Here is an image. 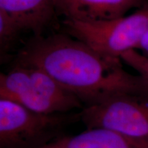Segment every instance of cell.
<instances>
[{
	"label": "cell",
	"mask_w": 148,
	"mask_h": 148,
	"mask_svg": "<svg viewBox=\"0 0 148 148\" xmlns=\"http://www.w3.org/2000/svg\"><path fill=\"white\" fill-rule=\"evenodd\" d=\"M15 64L42 69L76 95L84 107L148 88L140 75L125 71L121 59L101 54L67 34L34 37L18 53Z\"/></svg>",
	"instance_id": "6da1fadb"
},
{
	"label": "cell",
	"mask_w": 148,
	"mask_h": 148,
	"mask_svg": "<svg viewBox=\"0 0 148 148\" xmlns=\"http://www.w3.org/2000/svg\"><path fill=\"white\" fill-rule=\"evenodd\" d=\"M0 98L43 114L68 113L84 107L76 95L45 71L18 64L0 75Z\"/></svg>",
	"instance_id": "7a4b0ae2"
},
{
	"label": "cell",
	"mask_w": 148,
	"mask_h": 148,
	"mask_svg": "<svg viewBox=\"0 0 148 148\" xmlns=\"http://www.w3.org/2000/svg\"><path fill=\"white\" fill-rule=\"evenodd\" d=\"M78 113L43 114L0 98V148H39L63 136Z\"/></svg>",
	"instance_id": "3957f363"
},
{
	"label": "cell",
	"mask_w": 148,
	"mask_h": 148,
	"mask_svg": "<svg viewBox=\"0 0 148 148\" xmlns=\"http://www.w3.org/2000/svg\"><path fill=\"white\" fill-rule=\"evenodd\" d=\"M80 120L86 128L109 130L137 148H148V88L123 92L84 107Z\"/></svg>",
	"instance_id": "277c9868"
},
{
	"label": "cell",
	"mask_w": 148,
	"mask_h": 148,
	"mask_svg": "<svg viewBox=\"0 0 148 148\" xmlns=\"http://www.w3.org/2000/svg\"><path fill=\"white\" fill-rule=\"evenodd\" d=\"M66 34L101 54L121 59L127 51L137 49L148 31V3L133 13L113 19L81 22L64 19Z\"/></svg>",
	"instance_id": "5b68a950"
},
{
	"label": "cell",
	"mask_w": 148,
	"mask_h": 148,
	"mask_svg": "<svg viewBox=\"0 0 148 148\" xmlns=\"http://www.w3.org/2000/svg\"><path fill=\"white\" fill-rule=\"evenodd\" d=\"M148 0H56L57 13L65 19L96 22L125 16L129 10L138 9Z\"/></svg>",
	"instance_id": "8992f818"
},
{
	"label": "cell",
	"mask_w": 148,
	"mask_h": 148,
	"mask_svg": "<svg viewBox=\"0 0 148 148\" xmlns=\"http://www.w3.org/2000/svg\"><path fill=\"white\" fill-rule=\"evenodd\" d=\"M0 9L35 37L41 36L57 13L56 0H0Z\"/></svg>",
	"instance_id": "52a82bcc"
},
{
	"label": "cell",
	"mask_w": 148,
	"mask_h": 148,
	"mask_svg": "<svg viewBox=\"0 0 148 148\" xmlns=\"http://www.w3.org/2000/svg\"><path fill=\"white\" fill-rule=\"evenodd\" d=\"M39 148H137L109 130L86 128L73 136L63 135Z\"/></svg>",
	"instance_id": "ba28073f"
},
{
	"label": "cell",
	"mask_w": 148,
	"mask_h": 148,
	"mask_svg": "<svg viewBox=\"0 0 148 148\" xmlns=\"http://www.w3.org/2000/svg\"><path fill=\"white\" fill-rule=\"evenodd\" d=\"M21 31L22 29L17 21L6 12L0 9V45L1 52L7 49Z\"/></svg>",
	"instance_id": "9c48e42d"
},
{
	"label": "cell",
	"mask_w": 148,
	"mask_h": 148,
	"mask_svg": "<svg viewBox=\"0 0 148 148\" xmlns=\"http://www.w3.org/2000/svg\"><path fill=\"white\" fill-rule=\"evenodd\" d=\"M122 62L132 68L148 83V57L136 49L130 50L121 56Z\"/></svg>",
	"instance_id": "30bf717a"
},
{
	"label": "cell",
	"mask_w": 148,
	"mask_h": 148,
	"mask_svg": "<svg viewBox=\"0 0 148 148\" xmlns=\"http://www.w3.org/2000/svg\"><path fill=\"white\" fill-rule=\"evenodd\" d=\"M136 50L145 56L148 57V31L140 40Z\"/></svg>",
	"instance_id": "8fae6325"
}]
</instances>
